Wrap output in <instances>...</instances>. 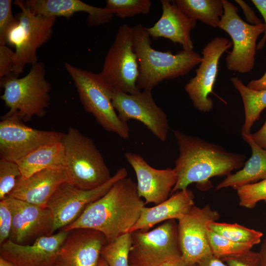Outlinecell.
Returning <instances> with one entry per match:
<instances>
[{
  "label": "cell",
  "instance_id": "5b68a950",
  "mask_svg": "<svg viewBox=\"0 0 266 266\" xmlns=\"http://www.w3.org/2000/svg\"><path fill=\"white\" fill-rule=\"evenodd\" d=\"M62 142L67 182L83 190H92L112 177L110 170L94 141L77 129L70 127Z\"/></svg>",
  "mask_w": 266,
  "mask_h": 266
},
{
  "label": "cell",
  "instance_id": "7c38bea8",
  "mask_svg": "<svg viewBox=\"0 0 266 266\" xmlns=\"http://www.w3.org/2000/svg\"><path fill=\"white\" fill-rule=\"evenodd\" d=\"M127 176V170L124 167L119 169L107 182L94 189H81L68 182L62 184L46 205L53 216L55 231L74 222L88 205L104 195L116 182Z\"/></svg>",
  "mask_w": 266,
  "mask_h": 266
},
{
  "label": "cell",
  "instance_id": "277c9868",
  "mask_svg": "<svg viewBox=\"0 0 266 266\" xmlns=\"http://www.w3.org/2000/svg\"><path fill=\"white\" fill-rule=\"evenodd\" d=\"M4 92L1 98L9 108L8 114L28 122L43 117L50 104V83L46 78L45 66L38 62L28 73L19 78L11 73L0 80Z\"/></svg>",
  "mask_w": 266,
  "mask_h": 266
},
{
  "label": "cell",
  "instance_id": "74e56055",
  "mask_svg": "<svg viewBox=\"0 0 266 266\" xmlns=\"http://www.w3.org/2000/svg\"><path fill=\"white\" fill-rule=\"evenodd\" d=\"M235 1L242 8L246 20L249 24L258 25L263 24L262 21L258 18L254 11L245 1L242 0Z\"/></svg>",
  "mask_w": 266,
  "mask_h": 266
},
{
  "label": "cell",
  "instance_id": "f6af8a7d",
  "mask_svg": "<svg viewBox=\"0 0 266 266\" xmlns=\"http://www.w3.org/2000/svg\"><path fill=\"white\" fill-rule=\"evenodd\" d=\"M0 266H16L9 261L0 257Z\"/></svg>",
  "mask_w": 266,
  "mask_h": 266
},
{
  "label": "cell",
  "instance_id": "836d02e7",
  "mask_svg": "<svg viewBox=\"0 0 266 266\" xmlns=\"http://www.w3.org/2000/svg\"><path fill=\"white\" fill-rule=\"evenodd\" d=\"M12 0H0V45L6 44L5 39L10 29L18 20L12 12Z\"/></svg>",
  "mask_w": 266,
  "mask_h": 266
},
{
  "label": "cell",
  "instance_id": "ba28073f",
  "mask_svg": "<svg viewBox=\"0 0 266 266\" xmlns=\"http://www.w3.org/2000/svg\"><path fill=\"white\" fill-rule=\"evenodd\" d=\"M99 74L111 89H117L129 94L141 91L136 86L139 65L133 48L132 27L126 24L119 27Z\"/></svg>",
  "mask_w": 266,
  "mask_h": 266
},
{
  "label": "cell",
  "instance_id": "d590c367",
  "mask_svg": "<svg viewBox=\"0 0 266 266\" xmlns=\"http://www.w3.org/2000/svg\"><path fill=\"white\" fill-rule=\"evenodd\" d=\"M228 266H261L259 252L251 250L221 259Z\"/></svg>",
  "mask_w": 266,
  "mask_h": 266
},
{
  "label": "cell",
  "instance_id": "d4e9b609",
  "mask_svg": "<svg viewBox=\"0 0 266 266\" xmlns=\"http://www.w3.org/2000/svg\"><path fill=\"white\" fill-rule=\"evenodd\" d=\"M16 162L23 178L46 168L65 167L63 144L61 141L42 146Z\"/></svg>",
  "mask_w": 266,
  "mask_h": 266
},
{
  "label": "cell",
  "instance_id": "bcb514c9",
  "mask_svg": "<svg viewBox=\"0 0 266 266\" xmlns=\"http://www.w3.org/2000/svg\"><path fill=\"white\" fill-rule=\"evenodd\" d=\"M98 266H108L102 257H100Z\"/></svg>",
  "mask_w": 266,
  "mask_h": 266
},
{
  "label": "cell",
  "instance_id": "8d00e7d4",
  "mask_svg": "<svg viewBox=\"0 0 266 266\" xmlns=\"http://www.w3.org/2000/svg\"><path fill=\"white\" fill-rule=\"evenodd\" d=\"M14 51L6 44L0 45V80L12 73Z\"/></svg>",
  "mask_w": 266,
  "mask_h": 266
},
{
  "label": "cell",
  "instance_id": "4fadbf2b",
  "mask_svg": "<svg viewBox=\"0 0 266 266\" xmlns=\"http://www.w3.org/2000/svg\"><path fill=\"white\" fill-rule=\"evenodd\" d=\"M151 91L143 90L129 94L112 89V104L121 120L127 123L131 119L138 121L157 138L164 141L169 130L167 117L155 103Z\"/></svg>",
  "mask_w": 266,
  "mask_h": 266
},
{
  "label": "cell",
  "instance_id": "9a60e30c",
  "mask_svg": "<svg viewBox=\"0 0 266 266\" xmlns=\"http://www.w3.org/2000/svg\"><path fill=\"white\" fill-rule=\"evenodd\" d=\"M232 45V42L228 39L217 36L202 49V60L196 70V75L184 87L193 106L199 111L208 112L213 109V101L209 94L213 93L219 60Z\"/></svg>",
  "mask_w": 266,
  "mask_h": 266
},
{
  "label": "cell",
  "instance_id": "7402d4cb",
  "mask_svg": "<svg viewBox=\"0 0 266 266\" xmlns=\"http://www.w3.org/2000/svg\"><path fill=\"white\" fill-rule=\"evenodd\" d=\"M23 2L33 14L48 17L69 19L76 12H85L88 14L89 27L109 23L115 15L106 7H95L80 0H29Z\"/></svg>",
  "mask_w": 266,
  "mask_h": 266
},
{
  "label": "cell",
  "instance_id": "7a4b0ae2",
  "mask_svg": "<svg viewBox=\"0 0 266 266\" xmlns=\"http://www.w3.org/2000/svg\"><path fill=\"white\" fill-rule=\"evenodd\" d=\"M145 202L131 178L116 182L102 197L93 202L62 230L91 229L102 233L108 243L129 233L139 219Z\"/></svg>",
  "mask_w": 266,
  "mask_h": 266
},
{
  "label": "cell",
  "instance_id": "f1b7e54d",
  "mask_svg": "<svg viewBox=\"0 0 266 266\" xmlns=\"http://www.w3.org/2000/svg\"><path fill=\"white\" fill-rule=\"evenodd\" d=\"M132 246V234L125 233L103 248L101 257L108 266H130L129 255Z\"/></svg>",
  "mask_w": 266,
  "mask_h": 266
},
{
  "label": "cell",
  "instance_id": "e575fe53",
  "mask_svg": "<svg viewBox=\"0 0 266 266\" xmlns=\"http://www.w3.org/2000/svg\"><path fill=\"white\" fill-rule=\"evenodd\" d=\"M12 221V210L6 198L0 200V245L9 239Z\"/></svg>",
  "mask_w": 266,
  "mask_h": 266
},
{
  "label": "cell",
  "instance_id": "83f0119b",
  "mask_svg": "<svg viewBox=\"0 0 266 266\" xmlns=\"http://www.w3.org/2000/svg\"><path fill=\"white\" fill-rule=\"evenodd\" d=\"M209 228L218 234L233 241L252 246L259 244L263 235L260 231L236 223L231 224L214 221L209 224Z\"/></svg>",
  "mask_w": 266,
  "mask_h": 266
},
{
  "label": "cell",
  "instance_id": "2e32d148",
  "mask_svg": "<svg viewBox=\"0 0 266 266\" xmlns=\"http://www.w3.org/2000/svg\"><path fill=\"white\" fill-rule=\"evenodd\" d=\"M13 221L9 239L19 244H28L37 238L54 234V220L47 206H40L7 197Z\"/></svg>",
  "mask_w": 266,
  "mask_h": 266
},
{
  "label": "cell",
  "instance_id": "4316f807",
  "mask_svg": "<svg viewBox=\"0 0 266 266\" xmlns=\"http://www.w3.org/2000/svg\"><path fill=\"white\" fill-rule=\"evenodd\" d=\"M179 8L189 18L212 28L218 27L224 13L222 0H175Z\"/></svg>",
  "mask_w": 266,
  "mask_h": 266
},
{
  "label": "cell",
  "instance_id": "3957f363",
  "mask_svg": "<svg viewBox=\"0 0 266 266\" xmlns=\"http://www.w3.org/2000/svg\"><path fill=\"white\" fill-rule=\"evenodd\" d=\"M132 33L139 65L136 86L140 91H152L165 80L185 75L202 60L193 50H183L173 54L155 50L151 46L150 36L141 24L132 27Z\"/></svg>",
  "mask_w": 266,
  "mask_h": 266
},
{
  "label": "cell",
  "instance_id": "d6986e66",
  "mask_svg": "<svg viewBox=\"0 0 266 266\" xmlns=\"http://www.w3.org/2000/svg\"><path fill=\"white\" fill-rule=\"evenodd\" d=\"M124 156L135 172L138 194L145 204L157 205L166 200L177 181L174 168L156 169L139 154L128 152Z\"/></svg>",
  "mask_w": 266,
  "mask_h": 266
},
{
  "label": "cell",
  "instance_id": "f546056e",
  "mask_svg": "<svg viewBox=\"0 0 266 266\" xmlns=\"http://www.w3.org/2000/svg\"><path fill=\"white\" fill-rule=\"evenodd\" d=\"M207 236L212 253L222 258L232 256L251 250V245L233 241L208 228Z\"/></svg>",
  "mask_w": 266,
  "mask_h": 266
},
{
  "label": "cell",
  "instance_id": "4dcf8cb0",
  "mask_svg": "<svg viewBox=\"0 0 266 266\" xmlns=\"http://www.w3.org/2000/svg\"><path fill=\"white\" fill-rule=\"evenodd\" d=\"M106 7L121 18L149 13L150 0H106Z\"/></svg>",
  "mask_w": 266,
  "mask_h": 266
},
{
  "label": "cell",
  "instance_id": "d6a6232c",
  "mask_svg": "<svg viewBox=\"0 0 266 266\" xmlns=\"http://www.w3.org/2000/svg\"><path fill=\"white\" fill-rule=\"evenodd\" d=\"M236 190L239 204L242 207L252 209L260 201L266 203V179L241 186Z\"/></svg>",
  "mask_w": 266,
  "mask_h": 266
},
{
  "label": "cell",
  "instance_id": "7bdbcfd3",
  "mask_svg": "<svg viewBox=\"0 0 266 266\" xmlns=\"http://www.w3.org/2000/svg\"><path fill=\"white\" fill-rule=\"evenodd\" d=\"M160 266H190L185 263L182 258L171 259Z\"/></svg>",
  "mask_w": 266,
  "mask_h": 266
},
{
  "label": "cell",
  "instance_id": "ee69618b",
  "mask_svg": "<svg viewBox=\"0 0 266 266\" xmlns=\"http://www.w3.org/2000/svg\"><path fill=\"white\" fill-rule=\"evenodd\" d=\"M259 254L261 257V266H266V235L262 244Z\"/></svg>",
  "mask_w": 266,
  "mask_h": 266
},
{
  "label": "cell",
  "instance_id": "ffe728a7",
  "mask_svg": "<svg viewBox=\"0 0 266 266\" xmlns=\"http://www.w3.org/2000/svg\"><path fill=\"white\" fill-rule=\"evenodd\" d=\"M67 182L65 167L46 168L28 177L21 176L8 197L40 206H46L52 195Z\"/></svg>",
  "mask_w": 266,
  "mask_h": 266
},
{
  "label": "cell",
  "instance_id": "9c48e42d",
  "mask_svg": "<svg viewBox=\"0 0 266 266\" xmlns=\"http://www.w3.org/2000/svg\"><path fill=\"white\" fill-rule=\"evenodd\" d=\"M131 234L130 266H160L181 258L175 220L166 221L150 231H137Z\"/></svg>",
  "mask_w": 266,
  "mask_h": 266
},
{
  "label": "cell",
  "instance_id": "8992f818",
  "mask_svg": "<svg viewBox=\"0 0 266 266\" xmlns=\"http://www.w3.org/2000/svg\"><path fill=\"white\" fill-rule=\"evenodd\" d=\"M65 68L76 88L85 110L107 132L114 133L123 139L130 136L128 123L120 120L113 105L112 89L102 80L99 73L65 63Z\"/></svg>",
  "mask_w": 266,
  "mask_h": 266
},
{
  "label": "cell",
  "instance_id": "60d3db41",
  "mask_svg": "<svg viewBox=\"0 0 266 266\" xmlns=\"http://www.w3.org/2000/svg\"><path fill=\"white\" fill-rule=\"evenodd\" d=\"M251 136L259 146L266 150V119L262 128L256 132L251 133Z\"/></svg>",
  "mask_w": 266,
  "mask_h": 266
},
{
  "label": "cell",
  "instance_id": "b9f144b4",
  "mask_svg": "<svg viewBox=\"0 0 266 266\" xmlns=\"http://www.w3.org/2000/svg\"><path fill=\"white\" fill-rule=\"evenodd\" d=\"M246 86L248 88L255 91L266 90V71L261 78L252 80Z\"/></svg>",
  "mask_w": 266,
  "mask_h": 266
},
{
  "label": "cell",
  "instance_id": "484cf974",
  "mask_svg": "<svg viewBox=\"0 0 266 266\" xmlns=\"http://www.w3.org/2000/svg\"><path fill=\"white\" fill-rule=\"evenodd\" d=\"M230 80L241 96L244 108L245 120L241 133L250 134L254 123L260 119L262 111L266 109V90H251L237 77H232Z\"/></svg>",
  "mask_w": 266,
  "mask_h": 266
},
{
  "label": "cell",
  "instance_id": "44dd1931",
  "mask_svg": "<svg viewBox=\"0 0 266 266\" xmlns=\"http://www.w3.org/2000/svg\"><path fill=\"white\" fill-rule=\"evenodd\" d=\"M162 14L151 27L145 28L151 37L156 39L164 37L180 44L183 50L194 49L190 33L197 26V21L189 18L182 11L174 0H161Z\"/></svg>",
  "mask_w": 266,
  "mask_h": 266
},
{
  "label": "cell",
  "instance_id": "603a6c76",
  "mask_svg": "<svg viewBox=\"0 0 266 266\" xmlns=\"http://www.w3.org/2000/svg\"><path fill=\"white\" fill-rule=\"evenodd\" d=\"M194 198L192 191L187 188L176 192L155 206H144L138 220L129 233L148 231L155 225L169 220L178 221L195 205Z\"/></svg>",
  "mask_w": 266,
  "mask_h": 266
},
{
  "label": "cell",
  "instance_id": "f35d334b",
  "mask_svg": "<svg viewBox=\"0 0 266 266\" xmlns=\"http://www.w3.org/2000/svg\"><path fill=\"white\" fill-rule=\"evenodd\" d=\"M251 1L261 13L265 21V34L257 46V50H260L264 47L266 41V0H252Z\"/></svg>",
  "mask_w": 266,
  "mask_h": 266
},
{
  "label": "cell",
  "instance_id": "ac0fdd59",
  "mask_svg": "<svg viewBox=\"0 0 266 266\" xmlns=\"http://www.w3.org/2000/svg\"><path fill=\"white\" fill-rule=\"evenodd\" d=\"M108 243L101 232L79 228L68 233L57 256V266H98L101 251Z\"/></svg>",
  "mask_w": 266,
  "mask_h": 266
},
{
  "label": "cell",
  "instance_id": "52a82bcc",
  "mask_svg": "<svg viewBox=\"0 0 266 266\" xmlns=\"http://www.w3.org/2000/svg\"><path fill=\"white\" fill-rule=\"evenodd\" d=\"M14 3L21 11L16 14L18 22L8 31L5 43L15 48L12 73L19 77L27 65L38 62L37 50L51 38L57 17L34 14L23 0Z\"/></svg>",
  "mask_w": 266,
  "mask_h": 266
},
{
  "label": "cell",
  "instance_id": "6da1fadb",
  "mask_svg": "<svg viewBox=\"0 0 266 266\" xmlns=\"http://www.w3.org/2000/svg\"><path fill=\"white\" fill-rule=\"evenodd\" d=\"M172 131L179 154L174 167L177 181L171 195L193 183L201 190L208 189L212 186L211 177L228 176L245 164L244 155L227 151L220 145L178 130Z\"/></svg>",
  "mask_w": 266,
  "mask_h": 266
},
{
  "label": "cell",
  "instance_id": "ab89813d",
  "mask_svg": "<svg viewBox=\"0 0 266 266\" xmlns=\"http://www.w3.org/2000/svg\"><path fill=\"white\" fill-rule=\"evenodd\" d=\"M191 266H228L220 258L209 254Z\"/></svg>",
  "mask_w": 266,
  "mask_h": 266
},
{
  "label": "cell",
  "instance_id": "30bf717a",
  "mask_svg": "<svg viewBox=\"0 0 266 266\" xmlns=\"http://www.w3.org/2000/svg\"><path fill=\"white\" fill-rule=\"evenodd\" d=\"M224 13L218 27L229 34L233 49L226 57L228 70L246 73L252 70L255 62L256 42L265 33L264 24L253 25L244 22L238 14V8L227 0H222Z\"/></svg>",
  "mask_w": 266,
  "mask_h": 266
},
{
  "label": "cell",
  "instance_id": "7dc6e473",
  "mask_svg": "<svg viewBox=\"0 0 266 266\" xmlns=\"http://www.w3.org/2000/svg\"><path fill=\"white\" fill-rule=\"evenodd\" d=\"M54 266H57L56 265H55Z\"/></svg>",
  "mask_w": 266,
  "mask_h": 266
},
{
  "label": "cell",
  "instance_id": "1f68e13d",
  "mask_svg": "<svg viewBox=\"0 0 266 266\" xmlns=\"http://www.w3.org/2000/svg\"><path fill=\"white\" fill-rule=\"evenodd\" d=\"M21 176L16 162L0 159V200L9 196Z\"/></svg>",
  "mask_w": 266,
  "mask_h": 266
},
{
  "label": "cell",
  "instance_id": "e0dca14e",
  "mask_svg": "<svg viewBox=\"0 0 266 266\" xmlns=\"http://www.w3.org/2000/svg\"><path fill=\"white\" fill-rule=\"evenodd\" d=\"M68 233V231L62 230L28 244H19L8 239L0 245V257L16 266H54Z\"/></svg>",
  "mask_w": 266,
  "mask_h": 266
},
{
  "label": "cell",
  "instance_id": "5bb4252c",
  "mask_svg": "<svg viewBox=\"0 0 266 266\" xmlns=\"http://www.w3.org/2000/svg\"><path fill=\"white\" fill-rule=\"evenodd\" d=\"M220 216L209 204L194 205L178 220V238L184 262L191 266L212 253L207 236L209 225Z\"/></svg>",
  "mask_w": 266,
  "mask_h": 266
},
{
  "label": "cell",
  "instance_id": "cb8c5ba5",
  "mask_svg": "<svg viewBox=\"0 0 266 266\" xmlns=\"http://www.w3.org/2000/svg\"><path fill=\"white\" fill-rule=\"evenodd\" d=\"M243 139L250 146L252 155L243 167L230 174L220 182L216 190L231 187L235 190L266 179V150L259 146L250 134L241 133Z\"/></svg>",
  "mask_w": 266,
  "mask_h": 266
},
{
  "label": "cell",
  "instance_id": "8fae6325",
  "mask_svg": "<svg viewBox=\"0 0 266 266\" xmlns=\"http://www.w3.org/2000/svg\"><path fill=\"white\" fill-rule=\"evenodd\" d=\"M64 135L28 127L17 116L6 113L0 122V159L16 162L42 146L61 142Z\"/></svg>",
  "mask_w": 266,
  "mask_h": 266
}]
</instances>
